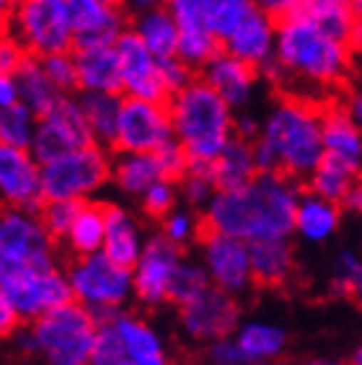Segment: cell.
Masks as SVG:
<instances>
[{
    "instance_id": "obj_39",
    "label": "cell",
    "mask_w": 362,
    "mask_h": 365,
    "mask_svg": "<svg viewBox=\"0 0 362 365\" xmlns=\"http://www.w3.org/2000/svg\"><path fill=\"white\" fill-rule=\"evenodd\" d=\"M215 52H220V42H217V36L212 34L210 29L179 31V39H176V55H179L195 73L200 71Z\"/></svg>"
},
{
    "instance_id": "obj_46",
    "label": "cell",
    "mask_w": 362,
    "mask_h": 365,
    "mask_svg": "<svg viewBox=\"0 0 362 365\" xmlns=\"http://www.w3.org/2000/svg\"><path fill=\"white\" fill-rule=\"evenodd\" d=\"M47 78L52 81L60 93H78V76L76 63H73V52H52V55L39 57Z\"/></svg>"
},
{
    "instance_id": "obj_35",
    "label": "cell",
    "mask_w": 362,
    "mask_h": 365,
    "mask_svg": "<svg viewBox=\"0 0 362 365\" xmlns=\"http://www.w3.org/2000/svg\"><path fill=\"white\" fill-rule=\"evenodd\" d=\"M63 241H68V249L76 257L101 252V244H104V205L93 202V200H83Z\"/></svg>"
},
{
    "instance_id": "obj_61",
    "label": "cell",
    "mask_w": 362,
    "mask_h": 365,
    "mask_svg": "<svg viewBox=\"0 0 362 365\" xmlns=\"http://www.w3.org/2000/svg\"><path fill=\"white\" fill-rule=\"evenodd\" d=\"M349 365H362V350H360V347L352 352V360H349Z\"/></svg>"
},
{
    "instance_id": "obj_37",
    "label": "cell",
    "mask_w": 362,
    "mask_h": 365,
    "mask_svg": "<svg viewBox=\"0 0 362 365\" xmlns=\"http://www.w3.org/2000/svg\"><path fill=\"white\" fill-rule=\"evenodd\" d=\"M36 127V114L26 104L16 101L0 109V143L16 148H29Z\"/></svg>"
},
{
    "instance_id": "obj_10",
    "label": "cell",
    "mask_w": 362,
    "mask_h": 365,
    "mask_svg": "<svg viewBox=\"0 0 362 365\" xmlns=\"http://www.w3.org/2000/svg\"><path fill=\"white\" fill-rule=\"evenodd\" d=\"M88 143H93V138H90V130L83 120V112L78 106L76 93H63L52 109L36 117L29 153L42 166L57 155H65L76 148L88 145Z\"/></svg>"
},
{
    "instance_id": "obj_22",
    "label": "cell",
    "mask_w": 362,
    "mask_h": 365,
    "mask_svg": "<svg viewBox=\"0 0 362 365\" xmlns=\"http://www.w3.org/2000/svg\"><path fill=\"white\" fill-rule=\"evenodd\" d=\"M145 233L133 212L122 205H104V244L101 252L122 267H133L143 252Z\"/></svg>"
},
{
    "instance_id": "obj_33",
    "label": "cell",
    "mask_w": 362,
    "mask_h": 365,
    "mask_svg": "<svg viewBox=\"0 0 362 365\" xmlns=\"http://www.w3.org/2000/svg\"><path fill=\"white\" fill-rule=\"evenodd\" d=\"M360 182V166H352L349 161H341L336 155H326L316 163V169L306 176L308 192L324 197L329 202H341L355 184Z\"/></svg>"
},
{
    "instance_id": "obj_57",
    "label": "cell",
    "mask_w": 362,
    "mask_h": 365,
    "mask_svg": "<svg viewBox=\"0 0 362 365\" xmlns=\"http://www.w3.org/2000/svg\"><path fill=\"white\" fill-rule=\"evenodd\" d=\"M341 210H349V212H360L362 207V190H360V182L352 187V190L347 192V195L341 197V202H339Z\"/></svg>"
},
{
    "instance_id": "obj_43",
    "label": "cell",
    "mask_w": 362,
    "mask_h": 365,
    "mask_svg": "<svg viewBox=\"0 0 362 365\" xmlns=\"http://www.w3.org/2000/svg\"><path fill=\"white\" fill-rule=\"evenodd\" d=\"M125 360V347H122V339L114 329V322L96 324L88 365H122Z\"/></svg>"
},
{
    "instance_id": "obj_36",
    "label": "cell",
    "mask_w": 362,
    "mask_h": 365,
    "mask_svg": "<svg viewBox=\"0 0 362 365\" xmlns=\"http://www.w3.org/2000/svg\"><path fill=\"white\" fill-rule=\"evenodd\" d=\"M210 285L212 282H210V274L202 267V262L181 259L171 272V280H168L166 301H171L174 306H184V303L195 301L197 295H202Z\"/></svg>"
},
{
    "instance_id": "obj_53",
    "label": "cell",
    "mask_w": 362,
    "mask_h": 365,
    "mask_svg": "<svg viewBox=\"0 0 362 365\" xmlns=\"http://www.w3.org/2000/svg\"><path fill=\"white\" fill-rule=\"evenodd\" d=\"M259 125H262V122H259L254 114L246 112V109H241V112H233V135H236V138H241V140H249V143L257 140Z\"/></svg>"
},
{
    "instance_id": "obj_28",
    "label": "cell",
    "mask_w": 362,
    "mask_h": 365,
    "mask_svg": "<svg viewBox=\"0 0 362 365\" xmlns=\"http://www.w3.org/2000/svg\"><path fill=\"white\" fill-rule=\"evenodd\" d=\"M233 342L241 347L251 365H269L274 358H279L287 347V331L274 322H246L238 324Z\"/></svg>"
},
{
    "instance_id": "obj_5",
    "label": "cell",
    "mask_w": 362,
    "mask_h": 365,
    "mask_svg": "<svg viewBox=\"0 0 362 365\" xmlns=\"http://www.w3.org/2000/svg\"><path fill=\"white\" fill-rule=\"evenodd\" d=\"M73 301L86 306L96 324L114 322L130 298H133V272L112 262L104 252L76 257L65 272Z\"/></svg>"
},
{
    "instance_id": "obj_4",
    "label": "cell",
    "mask_w": 362,
    "mask_h": 365,
    "mask_svg": "<svg viewBox=\"0 0 362 365\" xmlns=\"http://www.w3.org/2000/svg\"><path fill=\"white\" fill-rule=\"evenodd\" d=\"M166 109L174 140L184 148L189 161L212 163L233 138V109L200 76L171 93Z\"/></svg>"
},
{
    "instance_id": "obj_2",
    "label": "cell",
    "mask_w": 362,
    "mask_h": 365,
    "mask_svg": "<svg viewBox=\"0 0 362 365\" xmlns=\"http://www.w3.org/2000/svg\"><path fill=\"white\" fill-rule=\"evenodd\" d=\"M352 55V44L321 31L300 14H293L277 21L274 55L259 76H264L269 83L282 86L287 93H293L295 88H311L314 101H321L319 93L334 91L347 81Z\"/></svg>"
},
{
    "instance_id": "obj_49",
    "label": "cell",
    "mask_w": 362,
    "mask_h": 365,
    "mask_svg": "<svg viewBox=\"0 0 362 365\" xmlns=\"http://www.w3.org/2000/svg\"><path fill=\"white\" fill-rule=\"evenodd\" d=\"M153 153H155V158H158L160 176H163V179H174V182H179L181 176L187 174L189 155L184 153V148H181L176 140L160 145L158 150H153Z\"/></svg>"
},
{
    "instance_id": "obj_54",
    "label": "cell",
    "mask_w": 362,
    "mask_h": 365,
    "mask_svg": "<svg viewBox=\"0 0 362 365\" xmlns=\"http://www.w3.org/2000/svg\"><path fill=\"white\" fill-rule=\"evenodd\" d=\"M19 324H21L19 314H16L14 306L6 301V295L0 293V339L14 337L16 331H19Z\"/></svg>"
},
{
    "instance_id": "obj_14",
    "label": "cell",
    "mask_w": 362,
    "mask_h": 365,
    "mask_svg": "<svg viewBox=\"0 0 362 365\" xmlns=\"http://www.w3.org/2000/svg\"><path fill=\"white\" fill-rule=\"evenodd\" d=\"M179 319L192 339L212 342L233 334V329L241 324V309H238L236 295L210 285L195 301L179 306Z\"/></svg>"
},
{
    "instance_id": "obj_32",
    "label": "cell",
    "mask_w": 362,
    "mask_h": 365,
    "mask_svg": "<svg viewBox=\"0 0 362 365\" xmlns=\"http://www.w3.org/2000/svg\"><path fill=\"white\" fill-rule=\"evenodd\" d=\"M78 106L83 112V120L90 130L93 143L104 148H112L114 127H117L119 104H122V93L112 91H78Z\"/></svg>"
},
{
    "instance_id": "obj_63",
    "label": "cell",
    "mask_w": 362,
    "mask_h": 365,
    "mask_svg": "<svg viewBox=\"0 0 362 365\" xmlns=\"http://www.w3.org/2000/svg\"><path fill=\"white\" fill-rule=\"evenodd\" d=\"M357 3H360V6H362V0H357Z\"/></svg>"
},
{
    "instance_id": "obj_17",
    "label": "cell",
    "mask_w": 362,
    "mask_h": 365,
    "mask_svg": "<svg viewBox=\"0 0 362 365\" xmlns=\"http://www.w3.org/2000/svg\"><path fill=\"white\" fill-rule=\"evenodd\" d=\"M0 202L34 212L42 207L39 163L29 153V148L0 143Z\"/></svg>"
},
{
    "instance_id": "obj_47",
    "label": "cell",
    "mask_w": 362,
    "mask_h": 365,
    "mask_svg": "<svg viewBox=\"0 0 362 365\" xmlns=\"http://www.w3.org/2000/svg\"><path fill=\"white\" fill-rule=\"evenodd\" d=\"M176 21L179 31L207 29V0H158Z\"/></svg>"
},
{
    "instance_id": "obj_30",
    "label": "cell",
    "mask_w": 362,
    "mask_h": 365,
    "mask_svg": "<svg viewBox=\"0 0 362 365\" xmlns=\"http://www.w3.org/2000/svg\"><path fill=\"white\" fill-rule=\"evenodd\" d=\"M212 169V182L215 190H236L244 187L257 176V166H254V155H251V143L241 140V138H230L223 145V150L212 158L210 163Z\"/></svg>"
},
{
    "instance_id": "obj_1",
    "label": "cell",
    "mask_w": 362,
    "mask_h": 365,
    "mask_svg": "<svg viewBox=\"0 0 362 365\" xmlns=\"http://www.w3.org/2000/svg\"><path fill=\"white\" fill-rule=\"evenodd\" d=\"M303 192L298 179L264 171L236 190H215L202 207V228L241 241L290 239L295 205Z\"/></svg>"
},
{
    "instance_id": "obj_60",
    "label": "cell",
    "mask_w": 362,
    "mask_h": 365,
    "mask_svg": "<svg viewBox=\"0 0 362 365\" xmlns=\"http://www.w3.org/2000/svg\"><path fill=\"white\" fill-rule=\"evenodd\" d=\"M300 365H349V363H339V360H306Z\"/></svg>"
},
{
    "instance_id": "obj_51",
    "label": "cell",
    "mask_w": 362,
    "mask_h": 365,
    "mask_svg": "<svg viewBox=\"0 0 362 365\" xmlns=\"http://www.w3.org/2000/svg\"><path fill=\"white\" fill-rule=\"evenodd\" d=\"M24 55L26 52L21 49V44L8 34V29H3L0 31V76L3 73H14L19 68V63L24 60Z\"/></svg>"
},
{
    "instance_id": "obj_40",
    "label": "cell",
    "mask_w": 362,
    "mask_h": 365,
    "mask_svg": "<svg viewBox=\"0 0 362 365\" xmlns=\"http://www.w3.org/2000/svg\"><path fill=\"white\" fill-rule=\"evenodd\" d=\"M176 184H179V197H184V202H187L192 210H202L205 205L210 202L212 192H215V182H212V169H210V163L189 161L187 174L181 176Z\"/></svg>"
},
{
    "instance_id": "obj_12",
    "label": "cell",
    "mask_w": 362,
    "mask_h": 365,
    "mask_svg": "<svg viewBox=\"0 0 362 365\" xmlns=\"http://www.w3.org/2000/svg\"><path fill=\"white\" fill-rule=\"evenodd\" d=\"M0 293L6 295V301L14 306L21 322H34L36 317L73 301L68 277L57 267L16 274L0 285Z\"/></svg>"
},
{
    "instance_id": "obj_27",
    "label": "cell",
    "mask_w": 362,
    "mask_h": 365,
    "mask_svg": "<svg viewBox=\"0 0 362 365\" xmlns=\"http://www.w3.org/2000/svg\"><path fill=\"white\" fill-rule=\"evenodd\" d=\"M249 262L254 282L282 285L295 269V252L290 239H259L249 241Z\"/></svg>"
},
{
    "instance_id": "obj_20",
    "label": "cell",
    "mask_w": 362,
    "mask_h": 365,
    "mask_svg": "<svg viewBox=\"0 0 362 365\" xmlns=\"http://www.w3.org/2000/svg\"><path fill=\"white\" fill-rule=\"evenodd\" d=\"M274 31H277V21L267 16L264 11L254 8L220 42V49L262 71L264 65L272 63V55H274Z\"/></svg>"
},
{
    "instance_id": "obj_29",
    "label": "cell",
    "mask_w": 362,
    "mask_h": 365,
    "mask_svg": "<svg viewBox=\"0 0 362 365\" xmlns=\"http://www.w3.org/2000/svg\"><path fill=\"white\" fill-rule=\"evenodd\" d=\"M130 31L138 36L140 42L145 44L155 57H168L176 55V39H179V26L171 19L166 8L155 3L150 8H143L138 14H133V24Z\"/></svg>"
},
{
    "instance_id": "obj_26",
    "label": "cell",
    "mask_w": 362,
    "mask_h": 365,
    "mask_svg": "<svg viewBox=\"0 0 362 365\" xmlns=\"http://www.w3.org/2000/svg\"><path fill=\"white\" fill-rule=\"evenodd\" d=\"M341 207L336 202H329L314 192H300L298 205H295L293 233L311 244H324L339 231Z\"/></svg>"
},
{
    "instance_id": "obj_34",
    "label": "cell",
    "mask_w": 362,
    "mask_h": 365,
    "mask_svg": "<svg viewBox=\"0 0 362 365\" xmlns=\"http://www.w3.org/2000/svg\"><path fill=\"white\" fill-rule=\"evenodd\" d=\"M14 78H16V88H19V101L26 104L36 117L44 114L47 109H52L57 98L63 96L47 78L39 57L24 55V60L14 71Z\"/></svg>"
},
{
    "instance_id": "obj_50",
    "label": "cell",
    "mask_w": 362,
    "mask_h": 365,
    "mask_svg": "<svg viewBox=\"0 0 362 365\" xmlns=\"http://www.w3.org/2000/svg\"><path fill=\"white\" fill-rule=\"evenodd\" d=\"M207 360H210V365H251V360L241 352V347L233 342L230 334L210 342Z\"/></svg>"
},
{
    "instance_id": "obj_24",
    "label": "cell",
    "mask_w": 362,
    "mask_h": 365,
    "mask_svg": "<svg viewBox=\"0 0 362 365\" xmlns=\"http://www.w3.org/2000/svg\"><path fill=\"white\" fill-rule=\"evenodd\" d=\"M321 145L326 155L362 166L360 125L341 109V104H326L321 109Z\"/></svg>"
},
{
    "instance_id": "obj_6",
    "label": "cell",
    "mask_w": 362,
    "mask_h": 365,
    "mask_svg": "<svg viewBox=\"0 0 362 365\" xmlns=\"http://www.w3.org/2000/svg\"><path fill=\"white\" fill-rule=\"evenodd\" d=\"M57 267L55 239L39 212L0 202V285L16 274Z\"/></svg>"
},
{
    "instance_id": "obj_55",
    "label": "cell",
    "mask_w": 362,
    "mask_h": 365,
    "mask_svg": "<svg viewBox=\"0 0 362 365\" xmlns=\"http://www.w3.org/2000/svg\"><path fill=\"white\" fill-rule=\"evenodd\" d=\"M16 101H19V88H16L14 73H3L0 76V109L16 104Z\"/></svg>"
},
{
    "instance_id": "obj_48",
    "label": "cell",
    "mask_w": 362,
    "mask_h": 365,
    "mask_svg": "<svg viewBox=\"0 0 362 365\" xmlns=\"http://www.w3.org/2000/svg\"><path fill=\"white\" fill-rule=\"evenodd\" d=\"M195 76L197 73L192 71L179 55H168V57H160L158 60V78H160L163 91H166V98L174 91H179V88H184Z\"/></svg>"
},
{
    "instance_id": "obj_7",
    "label": "cell",
    "mask_w": 362,
    "mask_h": 365,
    "mask_svg": "<svg viewBox=\"0 0 362 365\" xmlns=\"http://www.w3.org/2000/svg\"><path fill=\"white\" fill-rule=\"evenodd\" d=\"M93 331L96 322L90 311L76 301L36 317L29 327L34 355H39L47 365H88Z\"/></svg>"
},
{
    "instance_id": "obj_18",
    "label": "cell",
    "mask_w": 362,
    "mask_h": 365,
    "mask_svg": "<svg viewBox=\"0 0 362 365\" xmlns=\"http://www.w3.org/2000/svg\"><path fill=\"white\" fill-rule=\"evenodd\" d=\"M197 73L233 112L249 109V104L259 91V81H262L257 68L246 65L244 60L233 57L225 49L215 52Z\"/></svg>"
},
{
    "instance_id": "obj_25",
    "label": "cell",
    "mask_w": 362,
    "mask_h": 365,
    "mask_svg": "<svg viewBox=\"0 0 362 365\" xmlns=\"http://www.w3.org/2000/svg\"><path fill=\"white\" fill-rule=\"evenodd\" d=\"M114 329L122 339L125 358L133 365H168L166 344L145 319L119 311L114 319Z\"/></svg>"
},
{
    "instance_id": "obj_9",
    "label": "cell",
    "mask_w": 362,
    "mask_h": 365,
    "mask_svg": "<svg viewBox=\"0 0 362 365\" xmlns=\"http://www.w3.org/2000/svg\"><path fill=\"white\" fill-rule=\"evenodd\" d=\"M6 29L31 57L68 52L76 44L63 0H19Z\"/></svg>"
},
{
    "instance_id": "obj_8",
    "label": "cell",
    "mask_w": 362,
    "mask_h": 365,
    "mask_svg": "<svg viewBox=\"0 0 362 365\" xmlns=\"http://www.w3.org/2000/svg\"><path fill=\"white\" fill-rule=\"evenodd\" d=\"M42 200H93L112 182L109 148L88 143L39 166Z\"/></svg>"
},
{
    "instance_id": "obj_23",
    "label": "cell",
    "mask_w": 362,
    "mask_h": 365,
    "mask_svg": "<svg viewBox=\"0 0 362 365\" xmlns=\"http://www.w3.org/2000/svg\"><path fill=\"white\" fill-rule=\"evenodd\" d=\"M360 8L357 0H303L298 14L321 31L355 47L360 42Z\"/></svg>"
},
{
    "instance_id": "obj_19",
    "label": "cell",
    "mask_w": 362,
    "mask_h": 365,
    "mask_svg": "<svg viewBox=\"0 0 362 365\" xmlns=\"http://www.w3.org/2000/svg\"><path fill=\"white\" fill-rule=\"evenodd\" d=\"M70 16L76 44L114 42L127 26L130 14L117 0H63Z\"/></svg>"
},
{
    "instance_id": "obj_21",
    "label": "cell",
    "mask_w": 362,
    "mask_h": 365,
    "mask_svg": "<svg viewBox=\"0 0 362 365\" xmlns=\"http://www.w3.org/2000/svg\"><path fill=\"white\" fill-rule=\"evenodd\" d=\"M78 91H119V60L114 42L73 44Z\"/></svg>"
},
{
    "instance_id": "obj_64",
    "label": "cell",
    "mask_w": 362,
    "mask_h": 365,
    "mask_svg": "<svg viewBox=\"0 0 362 365\" xmlns=\"http://www.w3.org/2000/svg\"><path fill=\"white\" fill-rule=\"evenodd\" d=\"M16 3H19V0H16Z\"/></svg>"
},
{
    "instance_id": "obj_38",
    "label": "cell",
    "mask_w": 362,
    "mask_h": 365,
    "mask_svg": "<svg viewBox=\"0 0 362 365\" xmlns=\"http://www.w3.org/2000/svg\"><path fill=\"white\" fill-rule=\"evenodd\" d=\"M254 8V0H207V29L223 42Z\"/></svg>"
},
{
    "instance_id": "obj_59",
    "label": "cell",
    "mask_w": 362,
    "mask_h": 365,
    "mask_svg": "<svg viewBox=\"0 0 362 365\" xmlns=\"http://www.w3.org/2000/svg\"><path fill=\"white\" fill-rule=\"evenodd\" d=\"M14 6H16V0H0V31L8 26V19H11Z\"/></svg>"
},
{
    "instance_id": "obj_41",
    "label": "cell",
    "mask_w": 362,
    "mask_h": 365,
    "mask_svg": "<svg viewBox=\"0 0 362 365\" xmlns=\"http://www.w3.org/2000/svg\"><path fill=\"white\" fill-rule=\"evenodd\" d=\"M362 288V262L352 249H341L334 259L331 272V293L339 298H352Z\"/></svg>"
},
{
    "instance_id": "obj_3",
    "label": "cell",
    "mask_w": 362,
    "mask_h": 365,
    "mask_svg": "<svg viewBox=\"0 0 362 365\" xmlns=\"http://www.w3.org/2000/svg\"><path fill=\"white\" fill-rule=\"evenodd\" d=\"M321 109V101L285 93L272 104L259 125L257 138L274 153L277 169L298 182H306V176L324 158Z\"/></svg>"
},
{
    "instance_id": "obj_45",
    "label": "cell",
    "mask_w": 362,
    "mask_h": 365,
    "mask_svg": "<svg viewBox=\"0 0 362 365\" xmlns=\"http://www.w3.org/2000/svg\"><path fill=\"white\" fill-rule=\"evenodd\" d=\"M78 207H81L78 200H44L39 207V220L44 223L52 239H65Z\"/></svg>"
},
{
    "instance_id": "obj_13",
    "label": "cell",
    "mask_w": 362,
    "mask_h": 365,
    "mask_svg": "<svg viewBox=\"0 0 362 365\" xmlns=\"http://www.w3.org/2000/svg\"><path fill=\"white\" fill-rule=\"evenodd\" d=\"M200 244H202V267L207 269L210 282L215 288L230 295H241L254 285L246 241L202 228Z\"/></svg>"
},
{
    "instance_id": "obj_56",
    "label": "cell",
    "mask_w": 362,
    "mask_h": 365,
    "mask_svg": "<svg viewBox=\"0 0 362 365\" xmlns=\"http://www.w3.org/2000/svg\"><path fill=\"white\" fill-rule=\"evenodd\" d=\"M341 104V109L352 117V120L360 125L362 122V96H360V91H347V96H344V101H339Z\"/></svg>"
},
{
    "instance_id": "obj_42",
    "label": "cell",
    "mask_w": 362,
    "mask_h": 365,
    "mask_svg": "<svg viewBox=\"0 0 362 365\" xmlns=\"http://www.w3.org/2000/svg\"><path fill=\"white\" fill-rule=\"evenodd\" d=\"M160 220H163L160 233L168 241H174L176 246H184L189 241L200 239V233H202V215H197L192 207H174Z\"/></svg>"
},
{
    "instance_id": "obj_58",
    "label": "cell",
    "mask_w": 362,
    "mask_h": 365,
    "mask_svg": "<svg viewBox=\"0 0 362 365\" xmlns=\"http://www.w3.org/2000/svg\"><path fill=\"white\" fill-rule=\"evenodd\" d=\"M119 6L125 8L127 14L133 16V14H138V11H143V8H150V6H155L158 0H117Z\"/></svg>"
},
{
    "instance_id": "obj_44",
    "label": "cell",
    "mask_w": 362,
    "mask_h": 365,
    "mask_svg": "<svg viewBox=\"0 0 362 365\" xmlns=\"http://www.w3.org/2000/svg\"><path fill=\"white\" fill-rule=\"evenodd\" d=\"M140 205H143V210L145 215L150 218H163L168 210H174L176 205H179V184L174 179H155L150 187H148L143 195H140Z\"/></svg>"
},
{
    "instance_id": "obj_16",
    "label": "cell",
    "mask_w": 362,
    "mask_h": 365,
    "mask_svg": "<svg viewBox=\"0 0 362 365\" xmlns=\"http://www.w3.org/2000/svg\"><path fill=\"white\" fill-rule=\"evenodd\" d=\"M119 60V91L122 96L166 101V91L158 78V57L130 31V26L114 39Z\"/></svg>"
},
{
    "instance_id": "obj_11",
    "label": "cell",
    "mask_w": 362,
    "mask_h": 365,
    "mask_svg": "<svg viewBox=\"0 0 362 365\" xmlns=\"http://www.w3.org/2000/svg\"><path fill=\"white\" fill-rule=\"evenodd\" d=\"M174 140L166 101L122 96L117 127H114V150L153 153L160 145Z\"/></svg>"
},
{
    "instance_id": "obj_15",
    "label": "cell",
    "mask_w": 362,
    "mask_h": 365,
    "mask_svg": "<svg viewBox=\"0 0 362 365\" xmlns=\"http://www.w3.org/2000/svg\"><path fill=\"white\" fill-rule=\"evenodd\" d=\"M181 262V246L168 241L163 233L148 236L143 252L130 267L133 272V295H138L145 306H160L166 303V288L171 272Z\"/></svg>"
},
{
    "instance_id": "obj_62",
    "label": "cell",
    "mask_w": 362,
    "mask_h": 365,
    "mask_svg": "<svg viewBox=\"0 0 362 365\" xmlns=\"http://www.w3.org/2000/svg\"><path fill=\"white\" fill-rule=\"evenodd\" d=\"M122 365H133V363H130V360H125V363H122Z\"/></svg>"
},
{
    "instance_id": "obj_31",
    "label": "cell",
    "mask_w": 362,
    "mask_h": 365,
    "mask_svg": "<svg viewBox=\"0 0 362 365\" xmlns=\"http://www.w3.org/2000/svg\"><path fill=\"white\" fill-rule=\"evenodd\" d=\"M160 179V166L155 153H133L117 150L112 155V182L127 197H140L150 184Z\"/></svg>"
},
{
    "instance_id": "obj_52",
    "label": "cell",
    "mask_w": 362,
    "mask_h": 365,
    "mask_svg": "<svg viewBox=\"0 0 362 365\" xmlns=\"http://www.w3.org/2000/svg\"><path fill=\"white\" fill-rule=\"evenodd\" d=\"M300 3H303V0H254V6H257L259 11H264L267 16H272L274 21L285 19V16L298 14Z\"/></svg>"
}]
</instances>
